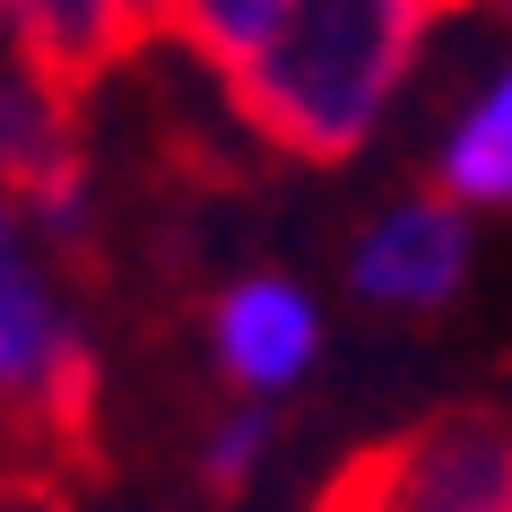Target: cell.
Instances as JSON below:
<instances>
[{"label":"cell","instance_id":"cell-1","mask_svg":"<svg viewBox=\"0 0 512 512\" xmlns=\"http://www.w3.org/2000/svg\"><path fill=\"white\" fill-rule=\"evenodd\" d=\"M434 9L443 0H174L165 35L287 157H356L400 105Z\"/></svg>","mask_w":512,"mask_h":512},{"label":"cell","instance_id":"cell-2","mask_svg":"<svg viewBox=\"0 0 512 512\" xmlns=\"http://www.w3.org/2000/svg\"><path fill=\"white\" fill-rule=\"evenodd\" d=\"M9 460L35 495H53L61 469L87 460V348L61 287L27 243V217L0 200V486Z\"/></svg>","mask_w":512,"mask_h":512},{"label":"cell","instance_id":"cell-3","mask_svg":"<svg viewBox=\"0 0 512 512\" xmlns=\"http://www.w3.org/2000/svg\"><path fill=\"white\" fill-rule=\"evenodd\" d=\"M313 512H512V426L486 408H443L391 443H365Z\"/></svg>","mask_w":512,"mask_h":512},{"label":"cell","instance_id":"cell-4","mask_svg":"<svg viewBox=\"0 0 512 512\" xmlns=\"http://www.w3.org/2000/svg\"><path fill=\"white\" fill-rule=\"evenodd\" d=\"M348 278L356 296L382 304V313H434V304L460 296L469 278V217L434 191V200H400L382 209L348 252Z\"/></svg>","mask_w":512,"mask_h":512},{"label":"cell","instance_id":"cell-5","mask_svg":"<svg viewBox=\"0 0 512 512\" xmlns=\"http://www.w3.org/2000/svg\"><path fill=\"white\" fill-rule=\"evenodd\" d=\"M0 191H9V209H27L35 226H79L70 113H61V87L35 79L27 61L0 70Z\"/></svg>","mask_w":512,"mask_h":512},{"label":"cell","instance_id":"cell-6","mask_svg":"<svg viewBox=\"0 0 512 512\" xmlns=\"http://www.w3.org/2000/svg\"><path fill=\"white\" fill-rule=\"evenodd\" d=\"M209 339H217V365L261 400V391H287V382L313 365L322 348V313L296 278H235L209 313Z\"/></svg>","mask_w":512,"mask_h":512},{"label":"cell","instance_id":"cell-7","mask_svg":"<svg viewBox=\"0 0 512 512\" xmlns=\"http://www.w3.org/2000/svg\"><path fill=\"white\" fill-rule=\"evenodd\" d=\"M0 35H9V61H27L35 79L79 87L122 61L139 18L122 0H0Z\"/></svg>","mask_w":512,"mask_h":512},{"label":"cell","instance_id":"cell-8","mask_svg":"<svg viewBox=\"0 0 512 512\" xmlns=\"http://www.w3.org/2000/svg\"><path fill=\"white\" fill-rule=\"evenodd\" d=\"M434 183H443L452 209H504L512 200V61L452 113L443 157H434Z\"/></svg>","mask_w":512,"mask_h":512},{"label":"cell","instance_id":"cell-9","mask_svg":"<svg viewBox=\"0 0 512 512\" xmlns=\"http://www.w3.org/2000/svg\"><path fill=\"white\" fill-rule=\"evenodd\" d=\"M261 443H270V417H261V408H235V417L209 434V478L217 486H243V478H252V460H261Z\"/></svg>","mask_w":512,"mask_h":512},{"label":"cell","instance_id":"cell-10","mask_svg":"<svg viewBox=\"0 0 512 512\" xmlns=\"http://www.w3.org/2000/svg\"><path fill=\"white\" fill-rule=\"evenodd\" d=\"M122 9H131L139 27H165V9H174V0H122Z\"/></svg>","mask_w":512,"mask_h":512},{"label":"cell","instance_id":"cell-11","mask_svg":"<svg viewBox=\"0 0 512 512\" xmlns=\"http://www.w3.org/2000/svg\"><path fill=\"white\" fill-rule=\"evenodd\" d=\"M486 9H504V18H512V0H486Z\"/></svg>","mask_w":512,"mask_h":512}]
</instances>
